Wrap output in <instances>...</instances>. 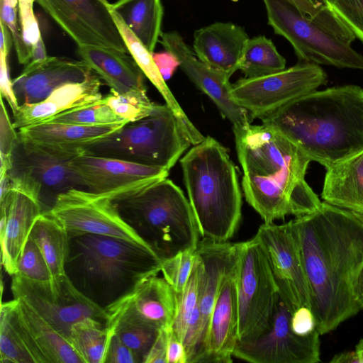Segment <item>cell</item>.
<instances>
[{
	"instance_id": "cell-1",
	"label": "cell",
	"mask_w": 363,
	"mask_h": 363,
	"mask_svg": "<svg viewBox=\"0 0 363 363\" xmlns=\"http://www.w3.org/2000/svg\"><path fill=\"white\" fill-rule=\"evenodd\" d=\"M317 330L325 335L360 311L353 294L363 268V213L321 202L292 220Z\"/></svg>"
},
{
	"instance_id": "cell-2",
	"label": "cell",
	"mask_w": 363,
	"mask_h": 363,
	"mask_svg": "<svg viewBox=\"0 0 363 363\" xmlns=\"http://www.w3.org/2000/svg\"><path fill=\"white\" fill-rule=\"evenodd\" d=\"M233 129L243 193L264 223L319 207L321 201L305 180L311 160L294 144L262 123Z\"/></svg>"
},
{
	"instance_id": "cell-3",
	"label": "cell",
	"mask_w": 363,
	"mask_h": 363,
	"mask_svg": "<svg viewBox=\"0 0 363 363\" xmlns=\"http://www.w3.org/2000/svg\"><path fill=\"white\" fill-rule=\"evenodd\" d=\"M261 121L326 168L363 150V89L315 90Z\"/></svg>"
},
{
	"instance_id": "cell-4",
	"label": "cell",
	"mask_w": 363,
	"mask_h": 363,
	"mask_svg": "<svg viewBox=\"0 0 363 363\" xmlns=\"http://www.w3.org/2000/svg\"><path fill=\"white\" fill-rule=\"evenodd\" d=\"M65 271L72 284L106 308L142 280L161 272L162 260L150 248L123 239L69 233Z\"/></svg>"
},
{
	"instance_id": "cell-5",
	"label": "cell",
	"mask_w": 363,
	"mask_h": 363,
	"mask_svg": "<svg viewBox=\"0 0 363 363\" xmlns=\"http://www.w3.org/2000/svg\"><path fill=\"white\" fill-rule=\"evenodd\" d=\"M189 201L201 236L228 242L242 216V193L236 167L226 149L211 136L180 160Z\"/></svg>"
},
{
	"instance_id": "cell-6",
	"label": "cell",
	"mask_w": 363,
	"mask_h": 363,
	"mask_svg": "<svg viewBox=\"0 0 363 363\" xmlns=\"http://www.w3.org/2000/svg\"><path fill=\"white\" fill-rule=\"evenodd\" d=\"M113 201L124 220L162 262L196 249L201 236L189 199L167 178Z\"/></svg>"
},
{
	"instance_id": "cell-7",
	"label": "cell",
	"mask_w": 363,
	"mask_h": 363,
	"mask_svg": "<svg viewBox=\"0 0 363 363\" xmlns=\"http://www.w3.org/2000/svg\"><path fill=\"white\" fill-rule=\"evenodd\" d=\"M192 145L180 121L165 104L128 122L112 134L84 146L80 153L169 169Z\"/></svg>"
},
{
	"instance_id": "cell-8",
	"label": "cell",
	"mask_w": 363,
	"mask_h": 363,
	"mask_svg": "<svg viewBox=\"0 0 363 363\" xmlns=\"http://www.w3.org/2000/svg\"><path fill=\"white\" fill-rule=\"evenodd\" d=\"M236 289L239 313L238 341L259 336L272 318L279 291L266 252L255 235L235 243Z\"/></svg>"
},
{
	"instance_id": "cell-9",
	"label": "cell",
	"mask_w": 363,
	"mask_h": 363,
	"mask_svg": "<svg viewBox=\"0 0 363 363\" xmlns=\"http://www.w3.org/2000/svg\"><path fill=\"white\" fill-rule=\"evenodd\" d=\"M268 24L292 45L300 62L363 70V55L288 0H263Z\"/></svg>"
},
{
	"instance_id": "cell-10",
	"label": "cell",
	"mask_w": 363,
	"mask_h": 363,
	"mask_svg": "<svg viewBox=\"0 0 363 363\" xmlns=\"http://www.w3.org/2000/svg\"><path fill=\"white\" fill-rule=\"evenodd\" d=\"M11 289L13 298L25 302L69 342L71 327L76 322L93 318L106 323V311L83 295L66 274L47 281L14 274Z\"/></svg>"
},
{
	"instance_id": "cell-11",
	"label": "cell",
	"mask_w": 363,
	"mask_h": 363,
	"mask_svg": "<svg viewBox=\"0 0 363 363\" xmlns=\"http://www.w3.org/2000/svg\"><path fill=\"white\" fill-rule=\"evenodd\" d=\"M327 81L326 73L318 65L300 62L264 77L241 78L232 85L230 96L252 119L261 120Z\"/></svg>"
},
{
	"instance_id": "cell-12",
	"label": "cell",
	"mask_w": 363,
	"mask_h": 363,
	"mask_svg": "<svg viewBox=\"0 0 363 363\" xmlns=\"http://www.w3.org/2000/svg\"><path fill=\"white\" fill-rule=\"evenodd\" d=\"M76 155L26 143L18 138L8 172L13 188L28 194L43 208L45 203L52 207L59 195L72 189H84L71 165Z\"/></svg>"
},
{
	"instance_id": "cell-13",
	"label": "cell",
	"mask_w": 363,
	"mask_h": 363,
	"mask_svg": "<svg viewBox=\"0 0 363 363\" xmlns=\"http://www.w3.org/2000/svg\"><path fill=\"white\" fill-rule=\"evenodd\" d=\"M293 311L279 294L268 328L257 338L238 342L233 357L252 363L320 362V334L296 335L291 328Z\"/></svg>"
},
{
	"instance_id": "cell-14",
	"label": "cell",
	"mask_w": 363,
	"mask_h": 363,
	"mask_svg": "<svg viewBox=\"0 0 363 363\" xmlns=\"http://www.w3.org/2000/svg\"><path fill=\"white\" fill-rule=\"evenodd\" d=\"M49 211L69 233L117 238L150 249L124 220L109 198L86 189H72L59 195Z\"/></svg>"
},
{
	"instance_id": "cell-15",
	"label": "cell",
	"mask_w": 363,
	"mask_h": 363,
	"mask_svg": "<svg viewBox=\"0 0 363 363\" xmlns=\"http://www.w3.org/2000/svg\"><path fill=\"white\" fill-rule=\"evenodd\" d=\"M255 236L266 252L281 298L293 312L301 306L311 308L309 286L292 220L281 225L264 223Z\"/></svg>"
},
{
	"instance_id": "cell-16",
	"label": "cell",
	"mask_w": 363,
	"mask_h": 363,
	"mask_svg": "<svg viewBox=\"0 0 363 363\" xmlns=\"http://www.w3.org/2000/svg\"><path fill=\"white\" fill-rule=\"evenodd\" d=\"M78 46H98L126 52L108 0H35Z\"/></svg>"
},
{
	"instance_id": "cell-17",
	"label": "cell",
	"mask_w": 363,
	"mask_h": 363,
	"mask_svg": "<svg viewBox=\"0 0 363 363\" xmlns=\"http://www.w3.org/2000/svg\"><path fill=\"white\" fill-rule=\"evenodd\" d=\"M71 165L84 189L112 201L167 178L169 170L116 158L80 153Z\"/></svg>"
},
{
	"instance_id": "cell-18",
	"label": "cell",
	"mask_w": 363,
	"mask_h": 363,
	"mask_svg": "<svg viewBox=\"0 0 363 363\" xmlns=\"http://www.w3.org/2000/svg\"><path fill=\"white\" fill-rule=\"evenodd\" d=\"M177 307L176 292L164 277L154 275L105 308L106 324L128 320L167 329L172 327Z\"/></svg>"
},
{
	"instance_id": "cell-19",
	"label": "cell",
	"mask_w": 363,
	"mask_h": 363,
	"mask_svg": "<svg viewBox=\"0 0 363 363\" xmlns=\"http://www.w3.org/2000/svg\"><path fill=\"white\" fill-rule=\"evenodd\" d=\"M159 42L165 50L174 54L188 78L216 105L222 116L233 127L251 123L248 112L236 104L230 96V78L201 61L194 50L177 31L162 32Z\"/></svg>"
},
{
	"instance_id": "cell-20",
	"label": "cell",
	"mask_w": 363,
	"mask_h": 363,
	"mask_svg": "<svg viewBox=\"0 0 363 363\" xmlns=\"http://www.w3.org/2000/svg\"><path fill=\"white\" fill-rule=\"evenodd\" d=\"M196 252L200 264L199 319L193 363L202 362L211 314L222 278L233 259L235 245L228 242H217L202 238L198 243Z\"/></svg>"
},
{
	"instance_id": "cell-21",
	"label": "cell",
	"mask_w": 363,
	"mask_h": 363,
	"mask_svg": "<svg viewBox=\"0 0 363 363\" xmlns=\"http://www.w3.org/2000/svg\"><path fill=\"white\" fill-rule=\"evenodd\" d=\"M235 259V249L233 259L222 278L211 314L202 362H233L239 327Z\"/></svg>"
},
{
	"instance_id": "cell-22",
	"label": "cell",
	"mask_w": 363,
	"mask_h": 363,
	"mask_svg": "<svg viewBox=\"0 0 363 363\" xmlns=\"http://www.w3.org/2000/svg\"><path fill=\"white\" fill-rule=\"evenodd\" d=\"M96 73L83 60L50 57L41 65L22 72L12 79L18 106L43 101L55 89L69 84L84 82Z\"/></svg>"
},
{
	"instance_id": "cell-23",
	"label": "cell",
	"mask_w": 363,
	"mask_h": 363,
	"mask_svg": "<svg viewBox=\"0 0 363 363\" xmlns=\"http://www.w3.org/2000/svg\"><path fill=\"white\" fill-rule=\"evenodd\" d=\"M13 299V321L34 363H82L50 323L23 301Z\"/></svg>"
},
{
	"instance_id": "cell-24",
	"label": "cell",
	"mask_w": 363,
	"mask_h": 363,
	"mask_svg": "<svg viewBox=\"0 0 363 363\" xmlns=\"http://www.w3.org/2000/svg\"><path fill=\"white\" fill-rule=\"evenodd\" d=\"M0 206L1 263L5 271L13 276L33 225L44 210L39 202L13 188L0 199Z\"/></svg>"
},
{
	"instance_id": "cell-25",
	"label": "cell",
	"mask_w": 363,
	"mask_h": 363,
	"mask_svg": "<svg viewBox=\"0 0 363 363\" xmlns=\"http://www.w3.org/2000/svg\"><path fill=\"white\" fill-rule=\"evenodd\" d=\"M249 39L243 27L216 22L194 32L193 50L201 61L230 78L239 69Z\"/></svg>"
},
{
	"instance_id": "cell-26",
	"label": "cell",
	"mask_w": 363,
	"mask_h": 363,
	"mask_svg": "<svg viewBox=\"0 0 363 363\" xmlns=\"http://www.w3.org/2000/svg\"><path fill=\"white\" fill-rule=\"evenodd\" d=\"M126 123L86 125L49 121L21 128L18 133L26 143L78 155L84 146L112 134Z\"/></svg>"
},
{
	"instance_id": "cell-27",
	"label": "cell",
	"mask_w": 363,
	"mask_h": 363,
	"mask_svg": "<svg viewBox=\"0 0 363 363\" xmlns=\"http://www.w3.org/2000/svg\"><path fill=\"white\" fill-rule=\"evenodd\" d=\"M101 86V79L96 74L84 82L65 84L42 101L19 106L13 113V125L18 130L46 122L65 111L94 104L103 96Z\"/></svg>"
},
{
	"instance_id": "cell-28",
	"label": "cell",
	"mask_w": 363,
	"mask_h": 363,
	"mask_svg": "<svg viewBox=\"0 0 363 363\" xmlns=\"http://www.w3.org/2000/svg\"><path fill=\"white\" fill-rule=\"evenodd\" d=\"M77 54L110 89L118 93L147 91L144 73L126 52L104 47L78 46Z\"/></svg>"
},
{
	"instance_id": "cell-29",
	"label": "cell",
	"mask_w": 363,
	"mask_h": 363,
	"mask_svg": "<svg viewBox=\"0 0 363 363\" xmlns=\"http://www.w3.org/2000/svg\"><path fill=\"white\" fill-rule=\"evenodd\" d=\"M325 169L323 201L363 213V150Z\"/></svg>"
},
{
	"instance_id": "cell-30",
	"label": "cell",
	"mask_w": 363,
	"mask_h": 363,
	"mask_svg": "<svg viewBox=\"0 0 363 363\" xmlns=\"http://www.w3.org/2000/svg\"><path fill=\"white\" fill-rule=\"evenodd\" d=\"M110 8L152 53L162 33L161 0H118L110 4Z\"/></svg>"
},
{
	"instance_id": "cell-31",
	"label": "cell",
	"mask_w": 363,
	"mask_h": 363,
	"mask_svg": "<svg viewBox=\"0 0 363 363\" xmlns=\"http://www.w3.org/2000/svg\"><path fill=\"white\" fill-rule=\"evenodd\" d=\"M28 238L43 255L53 278L65 274V267L69 251V232L48 211L35 219Z\"/></svg>"
},
{
	"instance_id": "cell-32",
	"label": "cell",
	"mask_w": 363,
	"mask_h": 363,
	"mask_svg": "<svg viewBox=\"0 0 363 363\" xmlns=\"http://www.w3.org/2000/svg\"><path fill=\"white\" fill-rule=\"evenodd\" d=\"M109 336L106 323L86 318L72 325L69 343L82 363H104Z\"/></svg>"
},
{
	"instance_id": "cell-33",
	"label": "cell",
	"mask_w": 363,
	"mask_h": 363,
	"mask_svg": "<svg viewBox=\"0 0 363 363\" xmlns=\"http://www.w3.org/2000/svg\"><path fill=\"white\" fill-rule=\"evenodd\" d=\"M286 60L273 42L264 35L250 38L245 48L239 69L246 78H257L285 69Z\"/></svg>"
},
{
	"instance_id": "cell-34",
	"label": "cell",
	"mask_w": 363,
	"mask_h": 363,
	"mask_svg": "<svg viewBox=\"0 0 363 363\" xmlns=\"http://www.w3.org/2000/svg\"><path fill=\"white\" fill-rule=\"evenodd\" d=\"M14 299L2 302L0 310L1 363H34L13 321Z\"/></svg>"
},
{
	"instance_id": "cell-35",
	"label": "cell",
	"mask_w": 363,
	"mask_h": 363,
	"mask_svg": "<svg viewBox=\"0 0 363 363\" xmlns=\"http://www.w3.org/2000/svg\"><path fill=\"white\" fill-rule=\"evenodd\" d=\"M99 102L109 106L118 116L128 122L148 116L155 106L147 97L146 91L118 93L110 89Z\"/></svg>"
},
{
	"instance_id": "cell-36",
	"label": "cell",
	"mask_w": 363,
	"mask_h": 363,
	"mask_svg": "<svg viewBox=\"0 0 363 363\" xmlns=\"http://www.w3.org/2000/svg\"><path fill=\"white\" fill-rule=\"evenodd\" d=\"M109 333H116L135 354L140 362L144 360L159 332L155 328L143 323L118 320L106 324Z\"/></svg>"
},
{
	"instance_id": "cell-37",
	"label": "cell",
	"mask_w": 363,
	"mask_h": 363,
	"mask_svg": "<svg viewBox=\"0 0 363 363\" xmlns=\"http://www.w3.org/2000/svg\"><path fill=\"white\" fill-rule=\"evenodd\" d=\"M199 280L200 264L196 255L194 266L186 285L182 293L177 294V313L172 328L182 342H184L191 317L198 305Z\"/></svg>"
},
{
	"instance_id": "cell-38",
	"label": "cell",
	"mask_w": 363,
	"mask_h": 363,
	"mask_svg": "<svg viewBox=\"0 0 363 363\" xmlns=\"http://www.w3.org/2000/svg\"><path fill=\"white\" fill-rule=\"evenodd\" d=\"M99 101L88 106L65 111L46 122L99 125L127 121L118 116L109 106L100 103Z\"/></svg>"
},
{
	"instance_id": "cell-39",
	"label": "cell",
	"mask_w": 363,
	"mask_h": 363,
	"mask_svg": "<svg viewBox=\"0 0 363 363\" xmlns=\"http://www.w3.org/2000/svg\"><path fill=\"white\" fill-rule=\"evenodd\" d=\"M304 15L339 38L351 41L354 35L329 8H318L310 0H288Z\"/></svg>"
},
{
	"instance_id": "cell-40",
	"label": "cell",
	"mask_w": 363,
	"mask_h": 363,
	"mask_svg": "<svg viewBox=\"0 0 363 363\" xmlns=\"http://www.w3.org/2000/svg\"><path fill=\"white\" fill-rule=\"evenodd\" d=\"M196 250L182 251L162 262L161 272L163 277L176 294L183 291L189 279L196 260Z\"/></svg>"
},
{
	"instance_id": "cell-41",
	"label": "cell",
	"mask_w": 363,
	"mask_h": 363,
	"mask_svg": "<svg viewBox=\"0 0 363 363\" xmlns=\"http://www.w3.org/2000/svg\"><path fill=\"white\" fill-rule=\"evenodd\" d=\"M15 274L36 281H47L53 279L43 255L30 238L21 253Z\"/></svg>"
},
{
	"instance_id": "cell-42",
	"label": "cell",
	"mask_w": 363,
	"mask_h": 363,
	"mask_svg": "<svg viewBox=\"0 0 363 363\" xmlns=\"http://www.w3.org/2000/svg\"><path fill=\"white\" fill-rule=\"evenodd\" d=\"M0 22L9 30L20 64L28 65L31 60V48L25 43L18 16V0H0Z\"/></svg>"
},
{
	"instance_id": "cell-43",
	"label": "cell",
	"mask_w": 363,
	"mask_h": 363,
	"mask_svg": "<svg viewBox=\"0 0 363 363\" xmlns=\"http://www.w3.org/2000/svg\"><path fill=\"white\" fill-rule=\"evenodd\" d=\"M16 130L1 96L0 175L8 173L12 167L13 152L18 141V133Z\"/></svg>"
},
{
	"instance_id": "cell-44",
	"label": "cell",
	"mask_w": 363,
	"mask_h": 363,
	"mask_svg": "<svg viewBox=\"0 0 363 363\" xmlns=\"http://www.w3.org/2000/svg\"><path fill=\"white\" fill-rule=\"evenodd\" d=\"M330 6L363 43V0H334Z\"/></svg>"
},
{
	"instance_id": "cell-45",
	"label": "cell",
	"mask_w": 363,
	"mask_h": 363,
	"mask_svg": "<svg viewBox=\"0 0 363 363\" xmlns=\"http://www.w3.org/2000/svg\"><path fill=\"white\" fill-rule=\"evenodd\" d=\"M34 1L35 0H18V16L22 36L30 48L41 37L33 11Z\"/></svg>"
},
{
	"instance_id": "cell-46",
	"label": "cell",
	"mask_w": 363,
	"mask_h": 363,
	"mask_svg": "<svg viewBox=\"0 0 363 363\" xmlns=\"http://www.w3.org/2000/svg\"><path fill=\"white\" fill-rule=\"evenodd\" d=\"M109 333V332H108ZM104 363H138L139 359L116 333H109Z\"/></svg>"
},
{
	"instance_id": "cell-47",
	"label": "cell",
	"mask_w": 363,
	"mask_h": 363,
	"mask_svg": "<svg viewBox=\"0 0 363 363\" xmlns=\"http://www.w3.org/2000/svg\"><path fill=\"white\" fill-rule=\"evenodd\" d=\"M10 50L0 49V91L13 113L18 108V104L13 91L12 80L9 76L8 56Z\"/></svg>"
},
{
	"instance_id": "cell-48",
	"label": "cell",
	"mask_w": 363,
	"mask_h": 363,
	"mask_svg": "<svg viewBox=\"0 0 363 363\" xmlns=\"http://www.w3.org/2000/svg\"><path fill=\"white\" fill-rule=\"evenodd\" d=\"M291 328L300 336L309 335L317 330L316 320L311 308L301 306L296 309L291 314Z\"/></svg>"
},
{
	"instance_id": "cell-49",
	"label": "cell",
	"mask_w": 363,
	"mask_h": 363,
	"mask_svg": "<svg viewBox=\"0 0 363 363\" xmlns=\"http://www.w3.org/2000/svg\"><path fill=\"white\" fill-rule=\"evenodd\" d=\"M169 328L160 330L144 360V363H167V340Z\"/></svg>"
},
{
	"instance_id": "cell-50",
	"label": "cell",
	"mask_w": 363,
	"mask_h": 363,
	"mask_svg": "<svg viewBox=\"0 0 363 363\" xmlns=\"http://www.w3.org/2000/svg\"><path fill=\"white\" fill-rule=\"evenodd\" d=\"M154 62L161 75L166 81L169 79L177 68L179 67V62L172 52L165 50L160 52H152Z\"/></svg>"
},
{
	"instance_id": "cell-51",
	"label": "cell",
	"mask_w": 363,
	"mask_h": 363,
	"mask_svg": "<svg viewBox=\"0 0 363 363\" xmlns=\"http://www.w3.org/2000/svg\"><path fill=\"white\" fill-rule=\"evenodd\" d=\"M186 361L184 342L170 328L168 333L167 363H186Z\"/></svg>"
},
{
	"instance_id": "cell-52",
	"label": "cell",
	"mask_w": 363,
	"mask_h": 363,
	"mask_svg": "<svg viewBox=\"0 0 363 363\" xmlns=\"http://www.w3.org/2000/svg\"><path fill=\"white\" fill-rule=\"evenodd\" d=\"M31 60L30 62L26 65V69H33L43 63L48 57L46 52L45 46L42 36L31 47Z\"/></svg>"
},
{
	"instance_id": "cell-53",
	"label": "cell",
	"mask_w": 363,
	"mask_h": 363,
	"mask_svg": "<svg viewBox=\"0 0 363 363\" xmlns=\"http://www.w3.org/2000/svg\"><path fill=\"white\" fill-rule=\"evenodd\" d=\"M330 363H361L359 357L354 351L343 352L335 354L330 361Z\"/></svg>"
},
{
	"instance_id": "cell-54",
	"label": "cell",
	"mask_w": 363,
	"mask_h": 363,
	"mask_svg": "<svg viewBox=\"0 0 363 363\" xmlns=\"http://www.w3.org/2000/svg\"><path fill=\"white\" fill-rule=\"evenodd\" d=\"M353 294L359 309H363V268L360 271L354 284Z\"/></svg>"
},
{
	"instance_id": "cell-55",
	"label": "cell",
	"mask_w": 363,
	"mask_h": 363,
	"mask_svg": "<svg viewBox=\"0 0 363 363\" xmlns=\"http://www.w3.org/2000/svg\"><path fill=\"white\" fill-rule=\"evenodd\" d=\"M315 6L318 8H329L330 4L328 0H310Z\"/></svg>"
},
{
	"instance_id": "cell-56",
	"label": "cell",
	"mask_w": 363,
	"mask_h": 363,
	"mask_svg": "<svg viewBox=\"0 0 363 363\" xmlns=\"http://www.w3.org/2000/svg\"><path fill=\"white\" fill-rule=\"evenodd\" d=\"M361 363H363V339L360 340L355 347Z\"/></svg>"
},
{
	"instance_id": "cell-57",
	"label": "cell",
	"mask_w": 363,
	"mask_h": 363,
	"mask_svg": "<svg viewBox=\"0 0 363 363\" xmlns=\"http://www.w3.org/2000/svg\"><path fill=\"white\" fill-rule=\"evenodd\" d=\"M329 1V4L330 5V4L334 1V0H328Z\"/></svg>"
}]
</instances>
